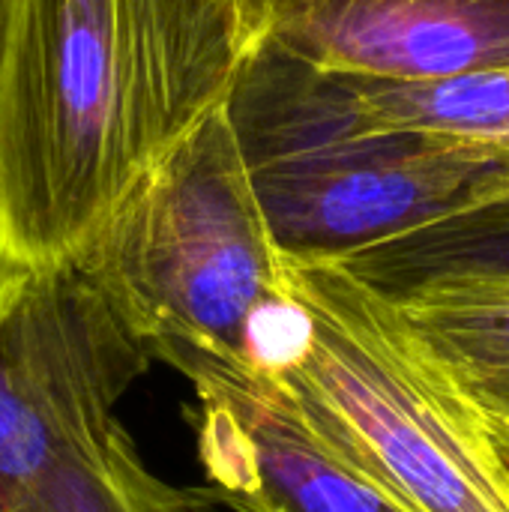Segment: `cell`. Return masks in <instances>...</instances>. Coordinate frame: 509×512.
I'll list each match as a JSON object with an SVG mask.
<instances>
[{"instance_id":"obj_1","label":"cell","mask_w":509,"mask_h":512,"mask_svg":"<svg viewBox=\"0 0 509 512\" xmlns=\"http://www.w3.org/2000/svg\"><path fill=\"white\" fill-rule=\"evenodd\" d=\"M246 51L234 0H3L0 261H72Z\"/></svg>"},{"instance_id":"obj_2","label":"cell","mask_w":509,"mask_h":512,"mask_svg":"<svg viewBox=\"0 0 509 512\" xmlns=\"http://www.w3.org/2000/svg\"><path fill=\"white\" fill-rule=\"evenodd\" d=\"M153 363L258 366L294 300L228 102L180 135L72 258Z\"/></svg>"},{"instance_id":"obj_3","label":"cell","mask_w":509,"mask_h":512,"mask_svg":"<svg viewBox=\"0 0 509 512\" xmlns=\"http://www.w3.org/2000/svg\"><path fill=\"white\" fill-rule=\"evenodd\" d=\"M285 279L294 315L258 369L306 426L411 512H509L486 420L396 306L333 261L285 258Z\"/></svg>"},{"instance_id":"obj_4","label":"cell","mask_w":509,"mask_h":512,"mask_svg":"<svg viewBox=\"0 0 509 512\" xmlns=\"http://www.w3.org/2000/svg\"><path fill=\"white\" fill-rule=\"evenodd\" d=\"M153 357L72 261H0V512H210L117 417Z\"/></svg>"},{"instance_id":"obj_5","label":"cell","mask_w":509,"mask_h":512,"mask_svg":"<svg viewBox=\"0 0 509 512\" xmlns=\"http://www.w3.org/2000/svg\"><path fill=\"white\" fill-rule=\"evenodd\" d=\"M285 258L339 261L509 189V153L420 132L237 126Z\"/></svg>"},{"instance_id":"obj_6","label":"cell","mask_w":509,"mask_h":512,"mask_svg":"<svg viewBox=\"0 0 509 512\" xmlns=\"http://www.w3.org/2000/svg\"><path fill=\"white\" fill-rule=\"evenodd\" d=\"M204 492L234 512H411L333 453L258 366L195 363Z\"/></svg>"},{"instance_id":"obj_7","label":"cell","mask_w":509,"mask_h":512,"mask_svg":"<svg viewBox=\"0 0 509 512\" xmlns=\"http://www.w3.org/2000/svg\"><path fill=\"white\" fill-rule=\"evenodd\" d=\"M249 48L366 78L509 66V0H234Z\"/></svg>"},{"instance_id":"obj_8","label":"cell","mask_w":509,"mask_h":512,"mask_svg":"<svg viewBox=\"0 0 509 512\" xmlns=\"http://www.w3.org/2000/svg\"><path fill=\"white\" fill-rule=\"evenodd\" d=\"M228 108L237 123H306L345 132H420L509 153V66L447 78H366L249 48Z\"/></svg>"},{"instance_id":"obj_9","label":"cell","mask_w":509,"mask_h":512,"mask_svg":"<svg viewBox=\"0 0 509 512\" xmlns=\"http://www.w3.org/2000/svg\"><path fill=\"white\" fill-rule=\"evenodd\" d=\"M384 297L480 417L509 429V273H447Z\"/></svg>"},{"instance_id":"obj_10","label":"cell","mask_w":509,"mask_h":512,"mask_svg":"<svg viewBox=\"0 0 509 512\" xmlns=\"http://www.w3.org/2000/svg\"><path fill=\"white\" fill-rule=\"evenodd\" d=\"M333 264L381 294L447 273H509V189Z\"/></svg>"},{"instance_id":"obj_11","label":"cell","mask_w":509,"mask_h":512,"mask_svg":"<svg viewBox=\"0 0 509 512\" xmlns=\"http://www.w3.org/2000/svg\"><path fill=\"white\" fill-rule=\"evenodd\" d=\"M486 426H489V423H486ZM489 432H492V441H495V447H498L501 459L507 462V468H509V429H501V426H489Z\"/></svg>"},{"instance_id":"obj_12","label":"cell","mask_w":509,"mask_h":512,"mask_svg":"<svg viewBox=\"0 0 509 512\" xmlns=\"http://www.w3.org/2000/svg\"><path fill=\"white\" fill-rule=\"evenodd\" d=\"M0 6H3V0H0Z\"/></svg>"}]
</instances>
